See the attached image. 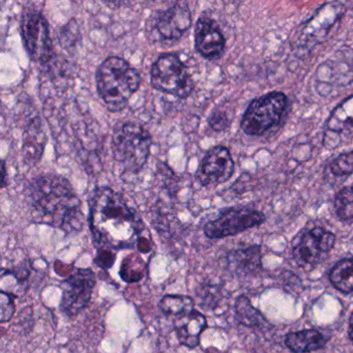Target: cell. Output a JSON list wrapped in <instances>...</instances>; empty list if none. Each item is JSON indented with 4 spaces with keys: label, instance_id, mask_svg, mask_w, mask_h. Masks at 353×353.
Here are the masks:
<instances>
[{
    "label": "cell",
    "instance_id": "6da1fadb",
    "mask_svg": "<svg viewBox=\"0 0 353 353\" xmlns=\"http://www.w3.org/2000/svg\"><path fill=\"white\" fill-rule=\"evenodd\" d=\"M90 226L99 249H129L143 236V221L121 194L110 188L94 190L90 202Z\"/></svg>",
    "mask_w": 353,
    "mask_h": 353
},
{
    "label": "cell",
    "instance_id": "7a4b0ae2",
    "mask_svg": "<svg viewBox=\"0 0 353 353\" xmlns=\"http://www.w3.org/2000/svg\"><path fill=\"white\" fill-rule=\"evenodd\" d=\"M26 195L34 218L40 222L65 233L81 230V201L65 177L50 173L40 175L30 181Z\"/></svg>",
    "mask_w": 353,
    "mask_h": 353
},
{
    "label": "cell",
    "instance_id": "3957f363",
    "mask_svg": "<svg viewBox=\"0 0 353 353\" xmlns=\"http://www.w3.org/2000/svg\"><path fill=\"white\" fill-rule=\"evenodd\" d=\"M97 88L109 110H123L139 90L141 77L127 61L117 57L105 59L97 71Z\"/></svg>",
    "mask_w": 353,
    "mask_h": 353
},
{
    "label": "cell",
    "instance_id": "277c9868",
    "mask_svg": "<svg viewBox=\"0 0 353 353\" xmlns=\"http://www.w3.org/2000/svg\"><path fill=\"white\" fill-rule=\"evenodd\" d=\"M152 137L148 130L135 123H121L113 131V158L128 172L137 173L148 162Z\"/></svg>",
    "mask_w": 353,
    "mask_h": 353
},
{
    "label": "cell",
    "instance_id": "5b68a950",
    "mask_svg": "<svg viewBox=\"0 0 353 353\" xmlns=\"http://www.w3.org/2000/svg\"><path fill=\"white\" fill-rule=\"evenodd\" d=\"M346 10L342 3H324L311 18L293 32L290 39L293 51L303 55L313 50L325 40L330 30L342 19Z\"/></svg>",
    "mask_w": 353,
    "mask_h": 353
},
{
    "label": "cell",
    "instance_id": "8992f818",
    "mask_svg": "<svg viewBox=\"0 0 353 353\" xmlns=\"http://www.w3.org/2000/svg\"><path fill=\"white\" fill-rule=\"evenodd\" d=\"M287 109V97L272 92L252 101L243 119L241 130L247 135L261 136L279 125Z\"/></svg>",
    "mask_w": 353,
    "mask_h": 353
},
{
    "label": "cell",
    "instance_id": "52a82bcc",
    "mask_svg": "<svg viewBox=\"0 0 353 353\" xmlns=\"http://www.w3.org/2000/svg\"><path fill=\"white\" fill-rule=\"evenodd\" d=\"M152 88L177 98L185 99L194 90V81L187 67L176 55H161L150 70Z\"/></svg>",
    "mask_w": 353,
    "mask_h": 353
},
{
    "label": "cell",
    "instance_id": "ba28073f",
    "mask_svg": "<svg viewBox=\"0 0 353 353\" xmlns=\"http://www.w3.org/2000/svg\"><path fill=\"white\" fill-rule=\"evenodd\" d=\"M21 34L30 59L47 63L53 57V44L46 18L36 10L24 12L21 20Z\"/></svg>",
    "mask_w": 353,
    "mask_h": 353
},
{
    "label": "cell",
    "instance_id": "9c48e42d",
    "mask_svg": "<svg viewBox=\"0 0 353 353\" xmlns=\"http://www.w3.org/2000/svg\"><path fill=\"white\" fill-rule=\"evenodd\" d=\"M264 221L263 212L255 208L247 206L229 208L221 212L218 218L208 222L204 227V233L208 239H225L260 226Z\"/></svg>",
    "mask_w": 353,
    "mask_h": 353
},
{
    "label": "cell",
    "instance_id": "30bf717a",
    "mask_svg": "<svg viewBox=\"0 0 353 353\" xmlns=\"http://www.w3.org/2000/svg\"><path fill=\"white\" fill-rule=\"evenodd\" d=\"M336 243V235L322 227L301 231L293 241L292 256L299 266L321 262Z\"/></svg>",
    "mask_w": 353,
    "mask_h": 353
},
{
    "label": "cell",
    "instance_id": "8fae6325",
    "mask_svg": "<svg viewBox=\"0 0 353 353\" xmlns=\"http://www.w3.org/2000/svg\"><path fill=\"white\" fill-rule=\"evenodd\" d=\"M96 286V274L90 268H79L63 283L61 309L70 317L88 307Z\"/></svg>",
    "mask_w": 353,
    "mask_h": 353
},
{
    "label": "cell",
    "instance_id": "7c38bea8",
    "mask_svg": "<svg viewBox=\"0 0 353 353\" xmlns=\"http://www.w3.org/2000/svg\"><path fill=\"white\" fill-rule=\"evenodd\" d=\"M234 173V161L228 148L216 146L201 161L197 177L205 187L222 185Z\"/></svg>",
    "mask_w": 353,
    "mask_h": 353
},
{
    "label": "cell",
    "instance_id": "4fadbf2b",
    "mask_svg": "<svg viewBox=\"0 0 353 353\" xmlns=\"http://www.w3.org/2000/svg\"><path fill=\"white\" fill-rule=\"evenodd\" d=\"M154 17V30L162 40H179L192 26V13L187 3H176L156 14Z\"/></svg>",
    "mask_w": 353,
    "mask_h": 353
},
{
    "label": "cell",
    "instance_id": "5bb4252c",
    "mask_svg": "<svg viewBox=\"0 0 353 353\" xmlns=\"http://www.w3.org/2000/svg\"><path fill=\"white\" fill-rule=\"evenodd\" d=\"M225 46L226 41L216 21L205 16L198 19L195 28L196 50L204 59L216 61L222 57Z\"/></svg>",
    "mask_w": 353,
    "mask_h": 353
},
{
    "label": "cell",
    "instance_id": "9a60e30c",
    "mask_svg": "<svg viewBox=\"0 0 353 353\" xmlns=\"http://www.w3.org/2000/svg\"><path fill=\"white\" fill-rule=\"evenodd\" d=\"M208 326L205 316L194 310L185 315L175 318L174 327L179 342L189 348H195L199 345L200 336Z\"/></svg>",
    "mask_w": 353,
    "mask_h": 353
},
{
    "label": "cell",
    "instance_id": "2e32d148",
    "mask_svg": "<svg viewBox=\"0 0 353 353\" xmlns=\"http://www.w3.org/2000/svg\"><path fill=\"white\" fill-rule=\"evenodd\" d=\"M318 88L328 86L332 90L334 86L343 88L353 82V68L346 63L328 61L322 63L316 72Z\"/></svg>",
    "mask_w": 353,
    "mask_h": 353
},
{
    "label": "cell",
    "instance_id": "e0dca14e",
    "mask_svg": "<svg viewBox=\"0 0 353 353\" xmlns=\"http://www.w3.org/2000/svg\"><path fill=\"white\" fill-rule=\"evenodd\" d=\"M328 338L317 330H303L289 332L285 344L293 353H309L320 350L327 344Z\"/></svg>",
    "mask_w": 353,
    "mask_h": 353
},
{
    "label": "cell",
    "instance_id": "ac0fdd59",
    "mask_svg": "<svg viewBox=\"0 0 353 353\" xmlns=\"http://www.w3.org/2000/svg\"><path fill=\"white\" fill-rule=\"evenodd\" d=\"M325 136H339L353 131V96L338 105L326 121Z\"/></svg>",
    "mask_w": 353,
    "mask_h": 353
},
{
    "label": "cell",
    "instance_id": "d6986e66",
    "mask_svg": "<svg viewBox=\"0 0 353 353\" xmlns=\"http://www.w3.org/2000/svg\"><path fill=\"white\" fill-rule=\"evenodd\" d=\"M46 138L40 123L32 121L24 134L23 154L26 162L34 165L39 162L44 150Z\"/></svg>",
    "mask_w": 353,
    "mask_h": 353
},
{
    "label": "cell",
    "instance_id": "ffe728a7",
    "mask_svg": "<svg viewBox=\"0 0 353 353\" xmlns=\"http://www.w3.org/2000/svg\"><path fill=\"white\" fill-rule=\"evenodd\" d=\"M261 252L259 245L245 248L230 252L228 255V262L231 268L241 272H253L260 268L261 263Z\"/></svg>",
    "mask_w": 353,
    "mask_h": 353
},
{
    "label": "cell",
    "instance_id": "44dd1931",
    "mask_svg": "<svg viewBox=\"0 0 353 353\" xmlns=\"http://www.w3.org/2000/svg\"><path fill=\"white\" fill-rule=\"evenodd\" d=\"M332 286L340 292L349 294L353 292V257L340 260L330 272Z\"/></svg>",
    "mask_w": 353,
    "mask_h": 353
},
{
    "label": "cell",
    "instance_id": "7402d4cb",
    "mask_svg": "<svg viewBox=\"0 0 353 353\" xmlns=\"http://www.w3.org/2000/svg\"><path fill=\"white\" fill-rule=\"evenodd\" d=\"M235 318L239 323L248 327L262 328L268 325L265 318L252 305L251 301L245 295L237 297L235 301Z\"/></svg>",
    "mask_w": 353,
    "mask_h": 353
},
{
    "label": "cell",
    "instance_id": "603a6c76",
    "mask_svg": "<svg viewBox=\"0 0 353 353\" xmlns=\"http://www.w3.org/2000/svg\"><path fill=\"white\" fill-rule=\"evenodd\" d=\"M195 303L193 299L185 295H166L161 299L159 307L163 313L169 316H181L194 311Z\"/></svg>",
    "mask_w": 353,
    "mask_h": 353
},
{
    "label": "cell",
    "instance_id": "cb8c5ba5",
    "mask_svg": "<svg viewBox=\"0 0 353 353\" xmlns=\"http://www.w3.org/2000/svg\"><path fill=\"white\" fill-rule=\"evenodd\" d=\"M146 272V264L138 254H130L123 259L121 266V279L128 283H135L141 280Z\"/></svg>",
    "mask_w": 353,
    "mask_h": 353
},
{
    "label": "cell",
    "instance_id": "d4e9b609",
    "mask_svg": "<svg viewBox=\"0 0 353 353\" xmlns=\"http://www.w3.org/2000/svg\"><path fill=\"white\" fill-rule=\"evenodd\" d=\"M334 210L343 222L353 221V187L343 188L334 196Z\"/></svg>",
    "mask_w": 353,
    "mask_h": 353
},
{
    "label": "cell",
    "instance_id": "484cf974",
    "mask_svg": "<svg viewBox=\"0 0 353 353\" xmlns=\"http://www.w3.org/2000/svg\"><path fill=\"white\" fill-rule=\"evenodd\" d=\"M330 171L336 177L349 176L353 174V150L336 157L330 165Z\"/></svg>",
    "mask_w": 353,
    "mask_h": 353
},
{
    "label": "cell",
    "instance_id": "4316f807",
    "mask_svg": "<svg viewBox=\"0 0 353 353\" xmlns=\"http://www.w3.org/2000/svg\"><path fill=\"white\" fill-rule=\"evenodd\" d=\"M14 299H15V295L6 292V291H3L0 294V309H1L0 319H1L3 323L11 320L14 313H15Z\"/></svg>",
    "mask_w": 353,
    "mask_h": 353
},
{
    "label": "cell",
    "instance_id": "83f0119b",
    "mask_svg": "<svg viewBox=\"0 0 353 353\" xmlns=\"http://www.w3.org/2000/svg\"><path fill=\"white\" fill-rule=\"evenodd\" d=\"M208 121L210 127L216 132L225 131V130L228 129L231 123L226 111L221 110V109L214 110V112L210 114V117H208Z\"/></svg>",
    "mask_w": 353,
    "mask_h": 353
},
{
    "label": "cell",
    "instance_id": "f1b7e54d",
    "mask_svg": "<svg viewBox=\"0 0 353 353\" xmlns=\"http://www.w3.org/2000/svg\"><path fill=\"white\" fill-rule=\"evenodd\" d=\"M115 254L111 250L99 249L98 255H97L94 262L100 268L108 270L114 263Z\"/></svg>",
    "mask_w": 353,
    "mask_h": 353
},
{
    "label": "cell",
    "instance_id": "f546056e",
    "mask_svg": "<svg viewBox=\"0 0 353 353\" xmlns=\"http://www.w3.org/2000/svg\"><path fill=\"white\" fill-rule=\"evenodd\" d=\"M1 174H3V176H1V188H5L6 185H7V179H6V177H7V172H6L5 161H3V166H1Z\"/></svg>",
    "mask_w": 353,
    "mask_h": 353
},
{
    "label": "cell",
    "instance_id": "4dcf8cb0",
    "mask_svg": "<svg viewBox=\"0 0 353 353\" xmlns=\"http://www.w3.org/2000/svg\"><path fill=\"white\" fill-rule=\"evenodd\" d=\"M349 339L353 344V313L351 314L350 320H349V328H348Z\"/></svg>",
    "mask_w": 353,
    "mask_h": 353
}]
</instances>
